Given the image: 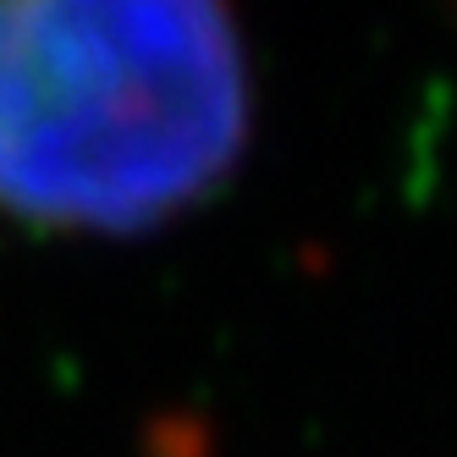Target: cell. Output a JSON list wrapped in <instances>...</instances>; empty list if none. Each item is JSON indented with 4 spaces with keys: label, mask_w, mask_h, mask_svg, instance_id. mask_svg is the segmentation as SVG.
Masks as SVG:
<instances>
[{
    "label": "cell",
    "mask_w": 457,
    "mask_h": 457,
    "mask_svg": "<svg viewBox=\"0 0 457 457\" xmlns=\"http://www.w3.org/2000/svg\"><path fill=\"white\" fill-rule=\"evenodd\" d=\"M243 144L226 0H0V215L149 232L215 193Z\"/></svg>",
    "instance_id": "6da1fadb"
}]
</instances>
